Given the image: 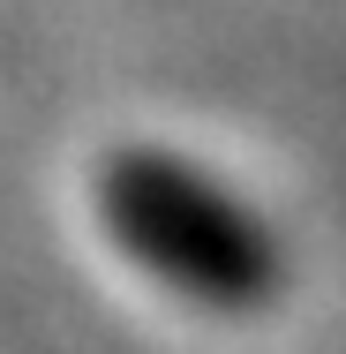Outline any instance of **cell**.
<instances>
[{
  "label": "cell",
  "instance_id": "cell-1",
  "mask_svg": "<svg viewBox=\"0 0 346 354\" xmlns=\"http://www.w3.org/2000/svg\"><path fill=\"white\" fill-rule=\"evenodd\" d=\"M113 249L204 317H256L286 294V241L241 189L166 143H121L98 166Z\"/></svg>",
  "mask_w": 346,
  "mask_h": 354
}]
</instances>
